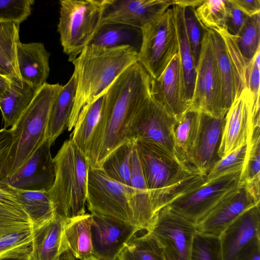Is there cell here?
Returning a JSON list of instances; mask_svg holds the SVG:
<instances>
[{
    "instance_id": "f5cc1de1",
    "label": "cell",
    "mask_w": 260,
    "mask_h": 260,
    "mask_svg": "<svg viewBox=\"0 0 260 260\" xmlns=\"http://www.w3.org/2000/svg\"><path fill=\"white\" fill-rule=\"evenodd\" d=\"M56 260H77L69 250L64 251Z\"/></svg>"
},
{
    "instance_id": "ab89813d",
    "label": "cell",
    "mask_w": 260,
    "mask_h": 260,
    "mask_svg": "<svg viewBox=\"0 0 260 260\" xmlns=\"http://www.w3.org/2000/svg\"><path fill=\"white\" fill-rule=\"evenodd\" d=\"M227 11V0H204L196 8L199 21L208 29L224 27Z\"/></svg>"
},
{
    "instance_id": "e575fe53",
    "label": "cell",
    "mask_w": 260,
    "mask_h": 260,
    "mask_svg": "<svg viewBox=\"0 0 260 260\" xmlns=\"http://www.w3.org/2000/svg\"><path fill=\"white\" fill-rule=\"evenodd\" d=\"M117 260H166L156 241L148 234L135 236L124 246Z\"/></svg>"
},
{
    "instance_id": "4dcf8cb0",
    "label": "cell",
    "mask_w": 260,
    "mask_h": 260,
    "mask_svg": "<svg viewBox=\"0 0 260 260\" xmlns=\"http://www.w3.org/2000/svg\"><path fill=\"white\" fill-rule=\"evenodd\" d=\"M200 118V112L188 109L176 120L174 125L176 156L179 161L187 166L188 156L198 134Z\"/></svg>"
},
{
    "instance_id": "8fae6325",
    "label": "cell",
    "mask_w": 260,
    "mask_h": 260,
    "mask_svg": "<svg viewBox=\"0 0 260 260\" xmlns=\"http://www.w3.org/2000/svg\"><path fill=\"white\" fill-rule=\"evenodd\" d=\"M241 173L240 171L227 174L206 181L166 206L196 224L223 197L239 185Z\"/></svg>"
},
{
    "instance_id": "f6af8a7d",
    "label": "cell",
    "mask_w": 260,
    "mask_h": 260,
    "mask_svg": "<svg viewBox=\"0 0 260 260\" xmlns=\"http://www.w3.org/2000/svg\"><path fill=\"white\" fill-rule=\"evenodd\" d=\"M227 15L224 27L231 35L237 36L249 16L227 0Z\"/></svg>"
},
{
    "instance_id": "e0dca14e",
    "label": "cell",
    "mask_w": 260,
    "mask_h": 260,
    "mask_svg": "<svg viewBox=\"0 0 260 260\" xmlns=\"http://www.w3.org/2000/svg\"><path fill=\"white\" fill-rule=\"evenodd\" d=\"M224 122L225 117L200 113L199 130L188 156V167L206 176L221 159L219 150Z\"/></svg>"
},
{
    "instance_id": "7c38bea8",
    "label": "cell",
    "mask_w": 260,
    "mask_h": 260,
    "mask_svg": "<svg viewBox=\"0 0 260 260\" xmlns=\"http://www.w3.org/2000/svg\"><path fill=\"white\" fill-rule=\"evenodd\" d=\"M175 121L151 97L135 114L130 125L129 139L154 144L177 158L173 134Z\"/></svg>"
},
{
    "instance_id": "bcb514c9",
    "label": "cell",
    "mask_w": 260,
    "mask_h": 260,
    "mask_svg": "<svg viewBox=\"0 0 260 260\" xmlns=\"http://www.w3.org/2000/svg\"><path fill=\"white\" fill-rule=\"evenodd\" d=\"M12 144L11 129L3 127L0 129V183L7 179L5 174L6 164Z\"/></svg>"
},
{
    "instance_id": "d6986e66",
    "label": "cell",
    "mask_w": 260,
    "mask_h": 260,
    "mask_svg": "<svg viewBox=\"0 0 260 260\" xmlns=\"http://www.w3.org/2000/svg\"><path fill=\"white\" fill-rule=\"evenodd\" d=\"M50 147L48 141H45L31 157L6 181L18 189L48 192L55 177Z\"/></svg>"
},
{
    "instance_id": "11a10c76",
    "label": "cell",
    "mask_w": 260,
    "mask_h": 260,
    "mask_svg": "<svg viewBox=\"0 0 260 260\" xmlns=\"http://www.w3.org/2000/svg\"><path fill=\"white\" fill-rule=\"evenodd\" d=\"M1 260H19V259H1Z\"/></svg>"
},
{
    "instance_id": "816d5d0a",
    "label": "cell",
    "mask_w": 260,
    "mask_h": 260,
    "mask_svg": "<svg viewBox=\"0 0 260 260\" xmlns=\"http://www.w3.org/2000/svg\"><path fill=\"white\" fill-rule=\"evenodd\" d=\"M12 79L0 74V99L10 88Z\"/></svg>"
},
{
    "instance_id": "4fadbf2b",
    "label": "cell",
    "mask_w": 260,
    "mask_h": 260,
    "mask_svg": "<svg viewBox=\"0 0 260 260\" xmlns=\"http://www.w3.org/2000/svg\"><path fill=\"white\" fill-rule=\"evenodd\" d=\"M259 122V100L255 101L249 90L244 89L225 116L219 155L221 158L241 146L248 143L252 125Z\"/></svg>"
},
{
    "instance_id": "f546056e",
    "label": "cell",
    "mask_w": 260,
    "mask_h": 260,
    "mask_svg": "<svg viewBox=\"0 0 260 260\" xmlns=\"http://www.w3.org/2000/svg\"><path fill=\"white\" fill-rule=\"evenodd\" d=\"M172 7L177 26L179 53L183 67L187 97L190 107L195 84L196 66L186 31L184 20L185 8L175 4L172 5Z\"/></svg>"
},
{
    "instance_id": "7402d4cb",
    "label": "cell",
    "mask_w": 260,
    "mask_h": 260,
    "mask_svg": "<svg viewBox=\"0 0 260 260\" xmlns=\"http://www.w3.org/2000/svg\"><path fill=\"white\" fill-rule=\"evenodd\" d=\"M65 219L55 214L49 222L31 229V252L28 260H56L68 250L63 238Z\"/></svg>"
},
{
    "instance_id": "3957f363",
    "label": "cell",
    "mask_w": 260,
    "mask_h": 260,
    "mask_svg": "<svg viewBox=\"0 0 260 260\" xmlns=\"http://www.w3.org/2000/svg\"><path fill=\"white\" fill-rule=\"evenodd\" d=\"M55 177L48 194L55 213L64 219L85 214L90 164L70 138L53 158Z\"/></svg>"
},
{
    "instance_id": "f35d334b",
    "label": "cell",
    "mask_w": 260,
    "mask_h": 260,
    "mask_svg": "<svg viewBox=\"0 0 260 260\" xmlns=\"http://www.w3.org/2000/svg\"><path fill=\"white\" fill-rule=\"evenodd\" d=\"M222 38L228 53L234 66L238 84V96L246 88V74L249 62L241 54L236 42V36L230 34L224 27L212 29Z\"/></svg>"
},
{
    "instance_id": "b9f144b4",
    "label": "cell",
    "mask_w": 260,
    "mask_h": 260,
    "mask_svg": "<svg viewBox=\"0 0 260 260\" xmlns=\"http://www.w3.org/2000/svg\"><path fill=\"white\" fill-rule=\"evenodd\" d=\"M189 260H223L219 238L196 233Z\"/></svg>"
},
{
    "instance_id": "44dd1931",
    "label": "cell",
    "mask_w": 260,
    "mask_h": 260,
    "mask_svg": "<svg viewBox=\"0 0 260 260\" xmlns=\"http://www.w3.org/2000/svg\"><path fill=\"white\" fill-rule=\"evenodd\" d=\"M50 54L40 42L18 43L17 62L20 79L38 91L49 76Z\"/></svg>"
},
{
    "instance_id": "4316f807",
    "label": "cell",
    "mask_w": 260,
    "mask_h": 260,
    "mask_svg": "<svg viewBox=\"0 0 260 260\" xmlns=\"http://www.w3.org/2000/svg\"><path fill=\"white\" fill-rule=\"evenodd\" d=\"M2 182L16 197L28 215L32 223L31 229L43 225L55 216V211L47 191L18 189L10 185L6 180Z\"/></svg>"
},
{
    "instance_id": "9c48e42d",
    "label": "cell",
    "mask_w": 260,
    "mask_h": 260,
    "mask_svg": "<svg viewBox=\"0 0 260 260\" xmlns=\"http://www.w3.org/2000/svg\"><path fill=\"white\" fill-rule=\"evenodd\" d=\"M195 225L165 206L155 213L145 230L160 246L166 260H189Z\"/></svg>"
},
{
    "instance_id": "cb8c5ba5",
    "label": "cell",
    "mask_w": 260,
    "mask_h": 260,
    "mask_svg": "<svg viewBox=\"0 0 260 260\" xmlns=\"http://www.w3.org/2000/svg\"><path fill=\"white\" fill-rule=\"evenodd\" d=\"M37 91L20 79L12 80L10 88L0 99L4 128L12 127L29 106Z\"/></svg>"
},
{
    "instance_id": "277c9868",
    "label": "cell",
    "mask_w": 260,
    "mask_h": 260,
    "mask_svg": "<svg viewBox=\"0 0 260 260\" xmlns=\"http://www.w3.org/2000/svg\"><path fill=\"white\" fill-rule=\"evenodd\" d=\"M62 87L58 83L45 84L15 125L10 128L12 144L6 164L7 178L15 174L47 140L51 109Z\"/></svg>"
},
{
    "instance_id": "d4e9b609",
    "label": "cell",
    "mask_w": 260,
    "mask_h": 260,
    "mask_svg": "<svg viewBox=\"0 0 260 260\" xmlns=\"http://www.w3.org/2000/svg\"><path fill=\"white\" fill-rule=\"evenodd\" d=\"M76 88L74 75L64 85L52 106L47 127V141L51 146L68 127L74 105Z\"/></svg>"
},
{
    "instance_id": "74e56055",
    "label": "cell",
    "mask_w": 260,
    "mask_h": 260,
    "mask_svg": "<svg viewBox=\"0 0 260 260\" xmlns=\"http://www.w3.org/2000/svg\"><path fill=\"white\" fill-rule=\"evenodd\" d=\"M259 13L248 17L236 36L240 51L246 59L250 60L260 48Z\"/></svg>"
},
{
    "instance_id": "9a60e30c",
    "label": "cell",
    "mask_w": 260,
    "mask_h": 260,
    "mask_svg": "<svg viewBox=\"0 0 260 260\" xmlns=\"http://www.w3.org/2000/svg\"><path fill=\"white\" fill-rule=\"evenodd\" d=\"M91 215L92 256L98 260H117L125 244L140 230L113 217Z\"/></svg>"
},
{
    "instance_id": "ffe728a7",
    "label": "cell",
    "mask_w": 260,
    "mask_h": 260,
    "mask_svg": "<svg viewBox=\"0 0 260 260\" xmlns=\"http://www.w3.org/2000/svg\"><path fill=\"white\" fill-rule=\"evenodd\" d=\"M219 238L223 260H235L246 246L260 240L259 203L243 212Z\"/></svg>"
},
{
    "instance_id": "1f68e13d",
    "label": "cell",
    "mask_w": 260,
    "mask_h": 260,
    "mask_svg": "<svg viewBox=\"0 0 260 260\" xmlns=\"http://www.w3.org/2000/svg\"><path fill=\"white\" fill-rule=\"evenodd\" d=\"M209 30L222 81L225 105L229 110L238 96L237 77L222 38L217 32L212 29Z\"/></svg>"
},
{
    "instance_id": "5b68a950",
    "label": "cell",
    "mask_w": 260,
    "mask_h": 260,
    "mask_svg": "<svg viewBox=\"0 0 260 260\" xmlns=\"http://www.w3.org/2000/svg\"><path fill=\"white\" fill-rule=\"evenodd\" d=\"M111 0H62L57 31L64 53L72 61L93 40L102 27Z\"/></svg>"
},
{
    "instance_id": "484cf974",
    "label": "cell",
    "mask_w": 260,
    "mask_h": 260,
    "mask_svg": "<svg viewBox=\"0 0 260 260\" xmlns=\"http://www.w3.org/2000/svg\"><path fill=\"white\" fill-rule=\"evenodd\" d=\"M31 221L16 197L0 183V237L31 229Z\"/></svg>"
},
{
    "instance_id": "30bf717a",
    "label": "cell",
    "mask_w": 260,
    "mask_h": 260,
    "mask_svg": "<svg viewBox=\"0 0 260 260\" xmlns=\"http://www.w3.org/2000/svg\"><path fill=\"white\" fill-rule=\"evenodd\" d=\"M135 144L150 194L166 190L197 171L154 144L135 140Z\"/></svg>"
},
{
    "instance_id": "db71d44e",
    "label": "cell",
    "mask_w": 260,
    "mask_h": 260,
    "mask_svg": "<svg viewBox=\"0 0 260 260\" xmlns=\"http://www.w3.org/2000/svg\"><path fill=\"white\" fill-rule=\"evenodd\" d=\"M84 260H98V259H96V258H94V257H92V256H91V257H89V258H86V259H84Z\"/></svg>"
},
{
    "instance_id": "d590c367",
    "label": "cell",
    "mask_w": 260,
    "mask_h": 260,
    "mask_svg": "<svg viewBox=\"0 0 260 260\" xmlns=\"http://www.w3.org/2000/svg\"><path fill=\"white\" fill-rule=\"evenodd\" d=\"M260 127L251 132L245 164L241 173L240 183L250 186L259 196Z\"/></svg>"
},
{
    "instance_id": "f907efd6",
    "label": "cell",
    "mask_w": 260,
    "mask_h": 260,
    "mask_svg": "<svg viewBox=\"0 0 260 260\" xmlns=\"http://www.w3.org/2000/svg\"><path fill=\"white\" fill-rule=\"evenodd\" d=\"M204 0H173L172 5L175 4L183 7L197 8L200 6Z\"/></svg>"
},
{
    "instance_id": "c3c4849f",
    "label": "cell",
    "mask_w": 260,
    "mask_h": 260,
    "mask_svg": "<svg viewBox=\"0 0 260 260\" xmlns=\"http://www.w3.org/2000/svg\"><path fill=\"white\" fill-rule=\"evenodd\" d=\"M239 10L249 17L260 12L259 0H231Z\"/></svg>"
},
{
    "instance_id": "ac0fdd59",
    "label": "cell",
    "mask_w": 260,
    "mask_h": 260,
    "mask_svg": "<svg viewBox=\"0 0 260 260\" xmlns=\"http://www.w3.org/2000/svg\"><path fill=\"white\" fill-rule=\"evenodd\" d=\"M173 0H111L106 9L102 26L122 24L141 29L161 16Z\"/></svg>"
},
{
    "instance_id": "ba28073f",
    "label": "cell",
    "mask_w": 260,
    "mask_h": 260,
    "mask_svg": "<svg viewBox=\"0 0 260 260\" xmlns=\"http://www.w3.org/2000/svg\"><path fill=\"white\" fill-rule=\"evenodd\" d=\"M132 187L115 181L100 168L89 167L87 202L91 214L113 217L133 225Z\"/></svg>"
},
{
    "instance_id": "5bb4252c",
    "label": "cell",
    "mask_w": 260,
    "mask_h": 260,
    "mask_svg": "<svg viewBox=\"0 0 260 260\" xmlns=\"http://www.w3.org/2000/svg\"><path fill=\"white\" fill-rule=\"evenodd\" d=\"M259 203V197L254 190L246 184L240 183L196 223V233L219 237L243 212Z\"/></svg>"
},
{
    "instance_id": "83f0119b",
    "label": "cell",
    "mask_w": 260,
    "mask_h": 260,
    "mask_svg": "<svg viewBox=\"0 0 260 260\" xmlns=\"http://www.w3.org/2000/svg\"><path fill=\"white\" fill-rule=\"evenodd\" d=\"M19 26L12 21L0 20V74L12 79H20L17 62Z\"/></svg>"
},
{
    "instance_id": "603a6c76",
    "label": "cell",
    "mask_w": 260,
    "mask_h": 260,
    "mask_svg": "<svg viewBox=\"0 0 260 260\" xmlns=\"http://www.w3.org/2000/svg\"><path fill=\"white\" fill-rule=\"evenodd\" d=\"M91 215L85 213L65 219L63 242L76 258L84 260L92 256Z\"/></svg>"
},
{
    "instance_id": "2e32d148",
    "label": "cell",
    "mask_w": 260,
    "mask_h": 260,
    "mask_svg": "<svg viewBox=\"0 0 260 260\" xmlns=\"http://www.w3.org/2000/svg\"><path fill=\"white\" fill-rule=\"evenodd\" d=\"M151 92L153 99L176 120L189 109V103L179 52L157 78H152Z\"/></svg>"
},
{
    "instance_id": "d6a6232c",
    "label": "cell",
    "mask_w": 260,
    "mask_h": 260,
    "mask_svg": "<svg viewBox=\"0 0 260 260\" xmlns=\"http://www.w3.org/2000/svg\"><path fill=\"white\" fill-rule=\"evenodd\" d=\"M134 145V140L120 145L107 156L100 168L112 180L131 186L130 163Z\"/></svg>"
},
{
    "instance_id": "836d02e7",
    "label": "cell",
    "mask_w": 260,
    "mask_h": 260,
    "mask_svg": "<svg viewBox=\"0 0 260 260\" xmlns=\"http://www.w3.org/2000/svg\"><path fill=\"white\" fill-rule=\"evenodd\" d=\"M141 40L140 29L125 25L113 24L102 26L89 44L106 47L129 45L136 48L139 52Z\"/></svg>"
},
{
    "instance_id": "6da1fadb",
    "label": "cell",
    "mask_w": 260,
    "mask_h": 260,
    "mask_svg": "<svg viewBox=\"0 0 260 260\" xmlns=\"http://www.w3.org/2000/svg\"><path fill=\"white\" fill-rule=\"evenodd\" d=\"M151 80L137 62L108 87L101 118L85 153L90 166L100 168L112 151L130 140L129 128L135 114L152 97Z\"/></svg>"
},
{
    "instance_id": "ee69618b",
    "label": "cell",
    "mask_w": 260,
    "mask_h": 260,
    "mask_svg": "<svg viewBox=\"0 0 260 260\" xmlns=\"http://www.w3.org/2000/svg\"><path fill=\"white\" fill-rule=\"evenodd\" d=\"M34 3V0H0V20L20 25L30 15Z\"/></svg>"
},
{
    "instance_id": "52a82bcc",
    "label": "cell",
    "mask_w": 260,
    "mask_h": 260,
    "mask_svg": "<svg viewBox=\"0 0 260 260\" xmlns=\"http://www.w3.org/2000/svg\"><path fill=\"white\" fill-rule=\"evenodd\" d=\"M189 109L216 117H225L222 84L209 29L204 33L196 67L194 87Z\"/></svg>"
},
{
    "instance_id": "60d3db41",
    "label": "cell",
    "mask_w": 260,
    "mask_h": 260,
    "mask_svg": "<svg viewBox=\"0 0 260 260\" xmlns=\"http://www.w3.org/2000/svg\"><path fill=\"white\" fill-rule=\"evenodd\" d=\"M248 146V143H246L222 157L206 175V181H211L227 174L242 172Z\"/></svg>"
},
{
    "instance_id": "7dc6e473",
    "label": "cell",
    "mask_w": 260,
    "mask_h": 260,
    "mask_svg": "<svg viewBox=\"0 0 260 260\" xmlns=\"http://www.w3.org/2000/svg\"><path fill=\"white\" fill-rule=\"evenodd\" d=\"M260 65L257 64L254 57L249 62L246 74V88L253 95L255 101L259 100Z\"/></svg>"
},
{
    "instance_id": "7a4b0ae2",
    "label": "cell",
    "mask_w": 260,
    "mask_h": 260,
    "mask_svg": "<svg viewBox=\"0 0 260 260\" xmlns=\"http://www.w3.org/2000/svg\"><path fill=\"white\" fill-rule=\"evenodd\" d=\"M138 51L129 45L113 47L89 44L72 62L76 81L75 98L68 129L80 111L104 92L125 70L138 62Z\"/></svg>"
},
{
    "instance_id": "f1b7e54d",
    "label": "cell",
    "mask_w": 260,
    "mask_h": 260,
    "mask_svg": "<svg viewBox=\"0 0 260 260\" xmlns=\"http://www.w3.org/2000/svg\"><path fill=\"white\" fill-rule=\"evenodd\" d=\"M107 89L92 102L82 108L73 128L71 139L85 154L101 118Z\"/></svg>"
},
{
    "instance_id": "8d00e7d4",
    "label": "cell",
    "mask_w": 260,
    "mask_h": 260,
    "mask_svg": "<svg viewBox=\"0 0 260 260\" xmlns=\"http://www.w3.org/2000/svg\"><path fill=\"white\" fill-rule=\"evenodd\" d=\"M31 241V229L0 237V260H28Z\"/></svg>"
},
{
    "instance_id": "681fc988",
    "label": "cell",
    "mask_w": 260,
    "mask_h": 260,
    "mask_svg": "<svg viewBox=\"0 0 260 260\" xmlns=\"http://www.w3.org/2000/svg\"><path fill=\"white\" fill-rule=\"evenodd\" d=\"M235 260H260V240H255L246 246Z\"/></svg>"
},
{
    "instance_id": "8992f818",
    "label": "cell",
    "mask_w": 260,
    "mask_h": 260,
    "mask_svg": "<svg viewBox=\"0 0 260 260\" xmlns=\"http://www.w3.org/2000/svg\"><path fill=\"white\" fill-rule=\"evenodd\" d=\"M141 30L142 40L138 62L155 79L179 52L177 26L172 7Z\"/></svg>"
},
{
    "instance_id": "7bdbcfd3",
    "label": "cell",
    "mask_w": 260,
    "mask_h": 260,
    "mask_svg": "<svg viewBox=\"0 0 260 260\" xmlns=\"http://www.w3.org/2000/svg\"><path fill=\"white\" fill-rule=\"evenodd\" d=\"M184 20L187 36L197 67L202 39L204 33L208 29L206 28L199 21L195 8L188 7L185 8Z\"/></svg>"
}]
</instances>
